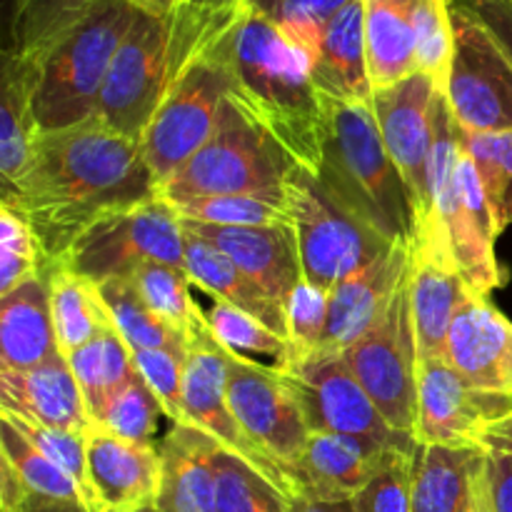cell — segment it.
Returning a JSON list of instances; mask_svg holds the SVG:
<instances>
[{"mask_svg": "<svg viewBox=\"0 0 512 512\" xmlns=\"http://www.w3.org/2000/svg\"><path fill=\"white\" fill-rule=\"evenodd\" d=\"M158 193L140 143L113 133L98 118L38 135L28 168L0 205L33 230L45 265H58L98 220L138 208Z\"/></svg>", "mask_w": 512, "mask_h": 512, "instance_id": "obj_1", "label": "cell"}, {"mask_svg": "<svg viewBox=\"0 0 512 512\" xmlns=\"http://www.w3.org/2000/svg\"><path fill=\"white\" fill-rule=\"evenodd\" d=\"M213 53L230 73V98L273 135L295 165L318 173L325 110L310 55L250 5Z\"/></svg>", "mask_w": 512, "mask_h": 512, "instance_id": "obj_2", "label": "cell"}, {"mask_svg": "<svg viewBox=\"0 0 512 512\" xmlns=\"http://www.w3.org/2000/svg\"><path fill=\"white\" fill-rule=\"evenodd\" d=\"M238 20L205 18L173 8L170 13L140 8L110 65L100 95L98 120L113 133L140 143L180 75L208 53Z\"/></svg>", "mask_w": 512, "mask_h": 512, "instance_id": "obj_3", "label": "cell"}, {"mask_svg": "<svg viewBox=\"0 0 512 512\" xmlns=\"http://www.w3.org/2000/svg\"><path fill=\"white\" fill-rule=\"evenodd\" d=\"M325 130L318 178L355 218L390 243L413 245L418 215L403 173L380 135L373 103L323 98Z\"/></svg>", "mask_w": 512, "mask_h": 512, "instance_id": "obj_4", "label": "cell"}, {"mask_svg": "<svg viewBox=\"0 0 512 512\" xmlns=\"http://www.w3.org/2000/svg\"><path fill=\"white\" fill-rule=\"evenodd\" d=\"M138 10L135 0H103L83 23L40 55L33 98L40 135L98 118L110 65Z\"/></svg>", "mask_w": 512, "mask_h": 512, "instance_id": "obj_5", "label": "cell"}, {"mask_svg": "<svg viewBox=\"0 0 512 512\" xmlns=\"http://www.w3.org/2000/svg\"><path fill=\"white\" fill-rule=\"evenodd\" d=\"M293 160L233 98L220 108L208 143L160 185V198L178 205L205 195H263L285 200V178Z\"/></svg>", "mask_w": 512, "mask_h": 512, "instance_id": "obj_6", "label": "cell"}, {"mask_svg": "<svg viewBox=\"0 0 512 512\" xmlns=\"http://www.w3.org/2000/svg\"><path fill=\"white\" fill-rule=\"evenodd\" d=\"M285 203L298 235L303 278L333 293L343 280L363 270L395 243L355 218L318 178V173L293 165L285 178ZM403 243V240H398Z\"/></svg>", "mask_w": 512, "mask_h": 512, "instance_id": "obj_7", "label": "cell"}, {"mask_svg": "<svg viewBox=\"0 0 512 512\" xmlns=\"http://www.w3.org/2000/svg\"><path fill=\"white\" fill-rule=\"evenodd\" d=\"M60 263L95 285L133 278L145 263L185 270V230L160 195L138 208L120 210L85 230Z\"/></svg>", "mask_w": 512, "mask_h": 512, "instance_id": "obj_8", "label": "cell"}, {"mask_svg": "<svg viewBox=\"0 0 512 512\" xmlns=\"http://www.w3.org/2000/svg\"><path fill=\"white\" fill-rule=\"evenodd\" d=\"M343 360L390 428L415 438L420 353L410 305V273L383 318L345 350Z\"/></svg>", "mask_w": 512, "mask_h": 512, "instance_id": "obj_9", "label": "cell"}, {"mask_svg": "<svg viewBox=\"0 0 512 512\" xmlns=\"http://www.w3.org/2000/svg\"><path fill=\"white\" fill-rule=\"evenodd\" d=\"M453 60L443 93L460 128L512 130V60L465 0H450Z\"/></svg>", "mask_w": 512, "mask_h": 512, "instance_id": "obj_10", "label": "cell"}, {"mask_svg": "<svg viewBox=\"0 0 512 512\" xmlns=\"http://www.w3.org/2000/svg\"><path fill=\"white\" fill-rule=\"evenodd\" d=\"M230 93V73L213 48L180 75L140 138L158 190L208 143Z\"/></svg>", "mask_w": 512, "mask_h": 512, "instance_id": "obj_11", "label": "cell"}, {"mask_svg": "<svg viewBox=\"0 0 512 512\" xmlns=\"http://www.w3.org/2000/svg\"><path fill=\"white\" fill-rule=\"evenodd\" d=\"M310 433L350 435L390 450H418V440L390 428L343 358L278 368Z\"/></svg>", "mask_w": 512, "mask_h": 512, "instance_id": "obj_12", "label": "cell"}, {"mask_svg": "<svg viewBox=\"0 0 512 512\" xmlns=\"http://www.w3.org/2000/svg\"><path fill=\"white\" fill-rule=\"evenodd\" d=\"M228 403L250 443L288 478L293 493V465L310 430L280 370L228 350Z\"/></svg>", "mask_w": 512, "mask_h": 512, "instance_id": "obj_13", "label": "cell"}, {"mask_svg": "<svg viewBox=\"0 0 512 512\" xmlns=\"http://www.w3.org/2000/svg\"><path fill=\"white\" fill-rule=\"evenodd\" d=\"M183 400L188 425L203 430L205 435L223 445L235 458L245 460L250 468L278 485L290 500V483L258 448L248 440L243 428L235 420L228 403V348L218 343L210 330L208 320L195 323L188 333V348H185V378H183Z\"/></svg>", "mask_w": 512, "mask_h": 512, "instance_id": "obj_14", "label": "cell"}, {"mask_svg": "<svg viewBox=\"0 0 512 512\" xmlns=\"http://www.w3.org/2000/svg\"><path fill=\"white\" fill-rule=\"evenodd\" d=\"M512 415V395L473 388L448 360H420L418 433L420 445L480 450L490 425Z\"/></svg>", "mask_w": 512, "mask_h": 512, "instance_id": "obj_15", "label": "cell"}, {"mask_svg": "<svg viewBox=\"0 0 512 512\" xmlns=\"http://www.w3.org/2000/svg\"><path fill=\"white\" fill-rule=\"evenodd\" d=\"M440 93L443 88L428 73H415L400 83L375 88L373 93V113L380 135L390 158L403 173L418 225L428 215V165Z\"/></svg>", "mask_w": 512, "mask_h": 512, "instance_id": "obj_16", "label": "cell"}, {"mask_svg": "<svg viewBox=\"0 0 512 512\" xmlns=\"http://www.w3.org/2000/svg\"><path fill=\"white\" fill-rule=\"evenodd\" d=\"M410 265H413V245L395 243L388 253H383L378 260L343 280L330 293L325 338L318 353L308 363L343 358L345 350L358 343L383 318L398 288L408 278Z\"/></svg>", "mask_w": 512, "mask_h": 512, "instance_id": "obj_17", "label": "cell"}, {"mask_svg": "<svg viewBox=\"0 0 512 512\" xmlns=\"http://www.w3.org/2000/svg\"><path fill=\"white\" fill-rule=\"evenodd\" d=\"M180 223L190 235L228 255L275 303L288 308L293 290L305 280L293 223L258 225V228H223V225L188 223V220Z\"/></svg>", "mask_w": 512, "mask_h": 512, "instance_id": "obj_18", "label": "cell"}, {"mask_svg": "<svg viewBox=\"0 0 512 512\" xmlns=\"http://www.w3.org/2000/svg\"><path fill=\"white\" fill-rule=\"evenodd\" d=\"M445 360L473 388L512 395V323L490 298L465 295L450 325Z\"/></svg>", "mask_w": 512, "mask_h": 512, "instance_id": "obj_19", "label": "cell"}, {"mask_svg": "<svg viewBox=\"0 0 512 512\" xmlns=\"http://www.w3.org/2000/svg\"><path fill=\"white\" fill-rule=\"evenodd\" d=\"M393 453L408 450H390L350 435L310 433L293 465V498L320 503L353 500Z\"/></svg>", "mask_w": 512, "mask_h": 512, "instance_id": "obj_20", "label": "cell"}, {"mask_svg": "<svg viewBox=\"0 0 512 512\" xmlns=\"http://www.w3.org/2000/svg\"><path fill=\"white\" fill-rule=\"evenodd\" d=\"M445 240L418 238L410 265V305L420 360H445L455 313L468 295Z\"/></svg>", "mask_w": 512, "mask_h": 512, "instance_id": "obj_21", "label": "cell"}, {"mask_svg": "<svg viewBox=\"0 0 512 512\" xmlns=\"http://www.w3.org/2000/svg\"><path fill=\"white\" fill-rule=\"evenodd\" d=\"M0 413L73 433L95 428L83 390L63 353L30 370L0 368Z\"/></svg>", "mask_w": 512, "mask_h": 512, "instance_id": "obj_22", "label": "cell"}, {"mask_svg": "<svg viewBox=\"0 0 512 512\" xmlns=\"http://www.w3.org/2000/svg\"><path fill=\"white\" fill-rule=\"evenodd\" d=\"M88 478L103 510L143 512L158 505L163 463L158 445H140L93 428L88 433Z\"/></svg>", "mask_w": 512, "mask_h": 512, "instance_id": "obj_23", "label": "cell"}, {"mask_svg": "<svg viewBox=\"0 0 512 512\" xmlns=\"http://www.w3.org/2000/svg\"><path fill=\"white\" fill-rule=\"evenodd\" d=\"M445 233L463 283L470 293L490 298V293L505 283V273L495 258V240L500 235L478 170L465 150L460 160V200L445 223Z\"/></svg>", "mask_w": 512, "mask_h": 512, "instance_id": "obj_24", "label": "cell"}, {"mask_svg": "<svg viewBox=\"0 0 512 512\" xmlns=\"http://www.w3.org/2000/svg\"><path fill=\"white\" fill-rule=\"evenodd\" d=\"M223 445L193 425H173L158 445L163 480H160V512H215L218 475L215 458Z\"/></svg>", "mask_w": 512, "mask_h": 512, "instance_id": "obj_25", "label": "cell"}, {"mask_svg": "<svg viewBox=\"0 0 512 512\" xmlns=\"http://www.w3.org/2000/svg\"><path fill=\"white\" fill-rule=\"evenodd\" d=\"M58 353L50 310V265H45L0 298V368H38Z\"/></svg>", "mask_w": 512, "mask_h": 512, "instance_id": "obj_26", "label": "cell"}, {"mask_svg": "<svg viewBox=\"0 0 512 512\" xmlns=\"http://www.w3.org/2000/svg\"><path fill=\"white\" fill-rule=\"evenodd\" d=\"M313 83L323 98L340 103H373L365 0H350L328 25L313 58Z\"/></svg>", "mask_w": 512, "mask_h": 512, "instance_id": "obj_27", "label": "cell"}, {"mask_svg": "<svg viewBox=\"0 0 512 512\" xmlns=\"http://www.w3.org/2000/svg\"><path fill=\"white\" fill-rule=\"evenodd\" d=\"M185 273L190 275V283L203 288L215 300H223V303L245 310L248 315L258 318L265 328H270L275 335L290 343L288 310L275 303L228 255L220 253L205 240L190 235L188 230H185Z\"/></svg>", "mask_w": 512, "mask_h": 512, "instance_id": "obj_28", "label": "cell"}, {"mask_svg": "<svg viewBox=\"0 0 512 512\" xmlns=\"http://www.w3.org/2000/svg\"><path fill=\"white\" fill-rule=\"evenodd\" d=\"M38 60L18 58L5 50L0 78V180L3 190L23 175L33 158L38 125L33 115Z\"/></svg>", "mask_w": 512, "mask_h": 512, "instance_id": "obj_29", "label": "cell"}, {"mask_svg": "<svg viewBox=\"0 0 512 512\" xmlns=\"http://www.w3.org/2000/svg\"><path fill=\"white\" fill-rule=\"evenodd\" d=\"M365 38L373 88L420 73L415 55V0H365Z\"/></svg>", "mask_w": 512, "mask_h": 512, "instance_id": "obj_30", "label": "cell"}, {"mask_svg": "<svg viewBox=\"0 0 512 512\" xmlns=\"http://www.w3.org/2000/svg\"><path fill=\"white\" fill-rule=\"evenodd\" d=\"M483 450L418 445L413 512H470Z\"/></svg>", "mask_w": 512, "mask_h": 512, "instance_id": "obj_31", "label": "cell"}, {"mask_svg": "<svg viewBox=\"0 0 512 512\" xmlns=\"http://www.w3.org/2000/svg\"><path fill=\"white\" fill-rule=\"evenodd\" d=\"M50 310L55 340L63 355L75 353L103 330L115 328L98 285L63 263L50 265Z\"/></svg>", "mask_w": 512, "mask_h": 512, "instance_id": "obj_32", "label": "cell"}, {"mask_svg": "<svg viewBox=\"0 0 512 512\" xmlns=\"http://www.w3.org/2000/svg\"><path fill=\"white\" fill-rule=\"evenodd\" d=\"M65 358H68L75 380L83 390L85 405H88V413L93 420L100 413V408L138 375L133 350L118 333V328L103 330L98 338H93Z\"/></svg>", "mask_w": 512, "mask_h": 512, "instance_id": "obj_33", "label": "cell"}, {"mask_svg": "<svg viewBox=\"0 0 512 512\" xmlns=\"http://www.w3.org/2000/svg\"><path fill=\"white\" fill-rule=\"evenodd\" d=\"M103 0H10V48L18 58L38 60L68 30L83 23Z\"/></svg>", "mask_w": 512, "mask_h": 512, "instance_id": "obj_34", "label": "cell"}, {"mask_svg": "<svg viewBox=\"0 0 512 512\" xmlns=\"http://www.w3.org/2000/svg\"><path fill=\"white\" fill-rule=\"evenodd\" d=\"M100 298L113 318L115 328L123 335L130 350H178L185 353L188 340L170 328L140 295L133 278H113L98 283Z\"/></svg>", "mask_w": 512, "mask_h": 512, "instance_id": "obj_35", "label": "cell"}, {"mask_svg": "<svg viewBox=\"0 0 512 512\" xmlns=\"http://www.w3.org/2000/svg\"><path fill=\"white\" fill-rule=\"evenodd\" d=\"M458 135L465 155L478 170L500 235L512 223V130L473 133L458 125Z\"/></svg>", "mask_w": 512, "mask_h": 512, "instance_id": "obj_36", "label": "cell"}, {"mask_svg": "<svg viewBox=\"0 0 512 512\" xmlns=\"http://www.w3.org/2000/svg\"><path fill=\"white\" fill-rule=\"evenodd\" d=\"M0 460L13 468L20 483L33 495L50 500H68V503H83L85 498L75 480L63 468L45 458L10 420L0 418ZM88 508V505H85ZM90 510V508H88Z\"/></svg>", "mask_w": 512, "mask_h": 512, "instance_id": "obj_37", "label": "cell"}, {"mask_svg": "<svg viewBox=\"0 0 512 512\" xmlns=\"http://www.w3.org/2000/svg\"><path fill=\"white\" fill-rule=\"evenodd\" d=\"M215 512H290V498L265 475L220 448L215 458Z\"/></svg>", "mask_w": 512, "mask_h": 512, "instance_id": "obj_38", "label": "cell"}, {"mask_svg": "<svg viewBox=\"0 0 512 512\" xmlns=\"http://www.w3.org/2000/svg\"><path fill=\"white\" fill-rule=\"evenodd\" d=\"M180 220L223 228H258L290 223L288 203L263 195H205L173 205Z\"/></svg>", "mask_w": 512, "mask_h": 512, "instance_id": "obj_39", "label": "cell"}, {"mask_svg": "<svg viewBox=\"0 0 512 512\" xmlns=\"http://www.w3.org/2000/svg\"><path fill=\"white\" fill-rule=\"evenodd\" d=\"M135 288L145 298V303L170 325L178 330L185 340L188 333L195 328L203 310L190 298V275L185 270L173 268L163 263H145L138 273L133 275Z\"/></svg>", "mask_w": 512, "mask_h": 512, "instance_id": "obj_40", "label": "cell"}, {"mask_svg": "<svg viewBox=\"0 0 512 512\" xmlns=\"http://www.w3.org/2000/svg\"><path fill=\"white\" fill-rule=\"evenodd\" d=\"M160 415H165L163 405L138 373L100 408L93 423L95 428L130 440V443L155 445Z\"/></svg>", "mask_w": 512, "mask_h": 512, "instance_id": "obj_41", "label": "cell"}, {"mask_svg": "<svg viewBox=\"0 0 512 512\" xmlns=\"http://www.w3.org/2000/svg\"><path fill=\"white\" fill-rule=\"evenodd\" d=\"M210 330L218 338L223 348L235 355H270L275 360V368H285L290 363V343L265 328L258 318L248 315L235 305L215 300L213 308L205 313Z\"/></svg>", "mask_w": 512, "mask_h": 512, "instance_id": "obj_42", "label": "cell"}, {"mask_svg": "<svg viewBox=\"0 0 512 512\" xmlns=\"http://www.w3.org/2000/svg\"><path fill=\"white\" fill-rule=\"evenodd\" d=\"M348 3L350 0H250V8L268 18L313 60L328 25Z\"/></svg>", "mask_w": 512, "mask_h": 512, "instance_id": "obj_43", "label": "cell"}, {"mask_svg": "<svg viewBox=\"0 0 512 512\" xmlns=\"http://www.w3.org/2000/svg\"><path fill=\"white\" fill-rule=\"evenodd\" d=\"M0 418L10 420L45 458L53 460L58 468H63L70 478L75 480V485L83 493L85 505L90 512H103L98 505V498L93 493V485L88 478V433H73V430H60V428H45V425L28 423V420H20L15 415L0 413Z\"/></svg>", "mask_w": 512, "mask_h": 512, "instance_id": "obj_44", "label": "cell"}, {"mask_svg": "<svg viewBox=\"0 0 512 512\" xmlns=\"http://www.w3.org/2000/svg\"><path fill=\"white\" fill-rule=\"evenodd\" d=\"M415 55L420 73L445 85L453 60V15L450 0H415Z\"/></svg>", "mask_w": 512, "mask_h": 512, "instance_id": "obj_45", "label": "cell"}, {"mask_svg": "<svg viewBox=\"0 0 512 512\" xmlns=\"http://www.w3.org/2000/svg\"><path fill=\"white\" fill-rule=\"evenodd\" d=\"M45 268L30 225L8 205H0V298Z\"/></svg>", "mask_w": 512, "mask_h": 512, "instance_id": "obj_46", "label": "cell"}, {"mask_svg": "<svg viewBox=\"0 0 512 512\" xmlns=\"http://www.w3.org/2000/svg\"><path fill=\"white\" fill-rule=\"evenodd\" d=\"M288 328H290V365L308 363L320 350L328 328L330 293L315 288L308 280L293 290L288 300Z\"/></svg>", "mask_w": 512, "mask_h": 512, "instance_id": "obj_47", "label": "cell"}, {"mask_svg": "<svg viewBox=\"0 0 512 512\" xmlns=\"http://www.w3.org/2000/svg\"><path fill=\"white\" fill-rule=\"evenodd\" d=\"M415 453L390 455L378 475L353 498L355 512H413Z\"/></svg>", "mask_w": 512, "mask_h": 512, "instance_id": "obj_48", "label": "cell"}, {"mask_svg": "<svg viewBox=\"0 0 512 512\" xmlns=\"http://www.w3.org/2000/svg\"><path fill=\"white\" fill-rule=\"evenodd\" d=\"M135 368L163 405L165 418L173 425H188L183 400L185 353L178 350H135Z\"/></svg>", "mask_w": 512, "mask_h": 512, "instance_id": "obj_49", "label": "cell"}, {"mask_svg": "<svg viewBox=\"0 0 512 512\" xmlns=\"http://www.w3.org/2000/svg\"><path fill=\"white\" fill-rule=\"evenodd\" d=\"M483 470L493 512H512V455L483 450Z\"/></svg>", "mask_w": 512, "mask_h": 512, "instance_id": "obj_50", "label": "cell"}, {"mask_svg": "<svg viewBox=\"0 0 512 512\" xmlns=\"http://www.w3.org/2000/svg\"><path fill=\"white\" fill-rule=\"evenodd\" d=\"M512 60V0H465Z\"/></svg>", "mask_w": 512, "mask_h": 512, "instance_id": "obj_51", "label": "cell"}, {"mask_svg": "<svg viewBox=\"0 0 512 512\" xmlns=\"http://www.w3.org/2000/svg\"><path fill=\"white\" fill-rule=\"evenodd\" d=\"M248 5L250 0H178L175 8H183L195 15H205V18L238 20L248 10Z\"/></svg>", "mask_w": 512, "mask_h": 512, "instance_id": "obj_52", "label": "cell"}, {"mask_svg": "<svg viewBox=\"0 0 512 512\" xmlns=\"http://www.w3.org/2000/svg\"><path fill=\"white\" fill-rule=\"evenodd\" d=\"M480 450H493V453L512 455V415L485 430L483 438H480Z\"/></svg>", "mask_w": 512, "mask_h": 512, "instance_id": "obj_53", "label": "cell"}, {"mask_svg": "<svg viewBox=\"0 0 512 512\" xmlns=\"http://www.w3.org/2000/svg\"><path fill=\"white\" fill-rule=\"evenodd\" d=\"M290 512H355L353 500H340V503H320V500H290Z\"/></svg>", "mask_w": 512, "mask_h": 512, "instance_id": "obj_54", "label": "cell"}, {"mask_svg": "<svg viewBox=\"0 0 512 512\" xmlns=\"http://www.w3.org/2000/svg\"><path fill=\"white\" fill-rule=\"evenodd\" d=\"M485 455V453H483ZM470 512H493V505H490V493L488 483H485V470L480 465L478 475H475V490H473V508Z\"/></svg>", "mask_w": 512, "mask_h": 512, "instance_id": "obj_55", "label": "cell"}, {"mask_svg": "<svg viewBox=\"0 0 512 512\" xmlns=\"http://www.w3.org/2000/svg\"><path fill=\"white\" fill-rule=\"evenodd\" d=\"M135 3L145 10H155V13H170L178 0H135Z\"/></svg>", "mask_w": 512, "mask_h": 512, "instance_id": "obj_56", "label": "cell"}, {"mask_svg": "<svg viewBox=\"0 0 512 512\" xmlns=\"http://www.w3.org/2000/svg\"><path fill=\"white\" fill-rule=\"evenodd\" d=\"M143 512H160L158 508H150V510H143Z\"/></svg>", "mask_w": 512, "mask_h": 512, "instance_id": "obj_57", "label": "cell"}]
</instances>
